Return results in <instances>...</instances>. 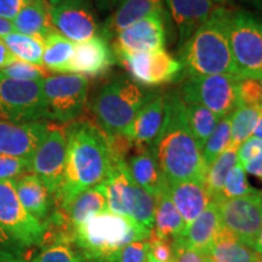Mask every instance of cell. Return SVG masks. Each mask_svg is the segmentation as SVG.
Returning a JSON list of instances; mask_svg holds the SVG:
<instances>
[{
	"label": "cell",
	"instance_id": "cell-26",
	"mask_svg": "<svg viewBox=\"0 0 262 262\" xmlns=\"http://www.w3.org/2000/svg\"><path fill=\"white\" fill-rule=\"evenodd\" d=\"M206 255L216 262H262V256L254 248L245 244L224 226H221Z\"/></svg>",
	"mask_w": 262,
	"mask_h": 262
},
{
	"label": "cell",
	"instance_id": "cell-63",
	"mask_svg": "<svg viewBox=\"0 0 262 262\" xmlns=\"http://www.w3.org/2000/svg\"><path fill=\"white\" fill-rule=\"evenodd\" d=\"M173 262H175V261H173Z\"/></svg>",
	"mask_w": 262,
	"mask_h": 262
},
{
	"label": "cell",
	"instance_id": "cell-29",
	"mask_svg": "<svg viewBox=\"0 0 262 262\" xmlns=\"http://www.w3.org/2000/svg\"><path fill=\"white\" fill-rule=\"evenodd\" d=\"M74 45L73 41L68 40L54 29L44 38L41 66L45 70L56 73H68V67L74 54Z\"/></svg>",
	"mask_w": 262,
	"mask_h": 262
},
{
	"label": "cell",
	"instance_id": "cell-24",
	"mask_svg": "<svg viewBox=\"0 0 262 262\" xmlns=\"http://www.w3.org/2000/svg\"><path fill=\"white\" fill-rule=\"evenodd\" d=\"M156 12H165L163 0H124L101 28L103 38H114L123 29Z\"/></svg>",
	"mask_w": 262,
	"mask_h": 262
},
{
	"label": "cell",
	"instance_id": "cell-32",
	"mask_svg": "<svg viewBox=\"0 0 262 262\" xmlns=\"http://www.w3.org/2000/svg\"><path fill=\"white\" fill-rule=\"evenodd\" d=\"M262 114V106H238L231 114V147L238 148L253 136Z\"/></svg>",
	"mask_w": 262,
	"mask_h": 262
},
{
	"label": "cell",
	"instance_id": "cell-19",
	"mask_svg": "<svg viewBox=\"0 0 262 262\" xmlns=\"http://www.w3.org/2000/svg\"><path fill=\"white\" fill-rule=\"evenodd\" d=\"M106 195L107 210L130 217L134 208V182L127 171L126 160H114L106 180L101 183Z\"/></svg>",
	"mask_w": 262,
	"mask_h": 262
},
{
	"label": "cell",
	"instance_id": "cell-15",
	"mask_svg": "<svg viewBox=\"0 0 262 262\" xmlns=\"http://www.w3.org/2000/svg\"><path fill=\"white\" fill-rule=\"evenodd\" d=\"M55 31L74 44L90 40L101 33L90 0H67L50 8Z\"/></svg>",
	"mask_w": 262,
	"mask_h": 262
},
{
	"label": "cell",
	"instance_id": "cell-47",
	"mask_svg": "<svg viewBox=\"0 0 262 262\" xmlns=\"http://www.w3.org/2000/svg\"><path fill=\"white\" fill-rule=\"evenodd\" d=\"M31 0H0V17L12 21Z\"/></svg>",
	"mask_w": 262,
	"mask_h": 262
},
{
	"label": "cell",
	"instance_id": "cell-13",
	"mask_svg": "<svg viewBox=\"0 0 262 262\" xmlns=\"http://www.w3.org/2000/svg\"><path fill=\"white\" fill-rule=\"evenodd\" d=\"M221 225L254 248L262 227V192L216 203Z\"/></svg>",
	"mask_w": 262,
	"mask_h": 262
},
{
	"label": "cell",
	"instance_id": "cell-46",
	"mask_svg": "<svg viewBox=\"0 0 262 262\" xmlns=\"http://www.w3.org/2000/svg\"><path fill=\"white\" fill-rule=\"evenodd\" d=\"M262 155V140L257 137L251 136L247 141H244L241 146L238 147L237 156L238 162L241 165H244Z\"/></svg>",
	"mask_w": 262,
	"mask_h": 262
},
{
	"label": "cell",
	"instance_id": "cell-7",
	"mask_svg": "<svg viewBox=\"0 0 262 262\" xmlns=\"http://www.w3.org/2000/svg\"><path fill=\"white\" fill-rule=\"evenodd\" d=\"M89 81L77 74L48 75L42 80L45 119L68 124L83 113Z\"/></svg>",
	"mask_w": 262,
	"mask_h": 262
},
{
	"label": "cell",
	"instance_id": "cell-4",
	"mask_svg": "<svg viewBox=\"0 0 262 262\" xmlns=\"http://www.w3.org/2000/svg\"><path fill=\"white\" fill-rule=\"evenodd\" d=\"M150 229L130 217L104 211L75 227L73 245L80 260L113 257L131 242L147 239Z\"/></svg>",
	"mask_w": 262,
	"mask_h": 262
},
{
	"label": "cell",
	"instance_id": "cell-16",
	"mask_svg": "<svg viewBox=\"0 0 262 262\" xmlns=\"http://www.w3.org/2000/svg\"><path fill=\"white\" fill-rule=\"evenodd\" d=\"M50 123H15L0 119V155L31 162L35 149L47 136Z\"/></svg>",
	"mask_w": 262,
	"mask_h": 262
},
{
	"label": "cell",
	"instance_id": "cell-61",
	"mask_svg": "<svg viewBox=\"0 0 262 262\" xmlns=\"http://www.w3.org/2000/svg\"><path fill=\"white\" fill-rule=\"evenodd\" d=\"M261 81H262V79H261ZM261 103H262V97H261Z\"/></svg>",
	"mask_w": 262,
	"mask_h": 262
},
{
	"label": "cell",
	"instance_id": "cell-22",
	"mask_svg": "<svg viewBox=\"0 0 262 262\" xmlns=\"http://www.w3.org/2000/svg\"><path fill=\"white\" fill-rule=\"evenodd\" d=\"M168 193L176 206L186 227L208 208L212 202L205 183L199 180H187L169 185Z\"/></svg>",
	"mask_w": 262,
	"mask_h": 262
},
{
	"label": "cell",
	"instance_id": "cell-18",
	"mask_svg": "<svg viewBox=\"0 0 262 262\" xmlns=\"http://www.w3.org/2000/svg\"><path fill=\"white\" fill-rule=\"evenodd\" d=\"M165 95L156 93L140 108L124 135L134 143V149L149 148L158 135L164 119Z\"/></svg>",
	"mask_w": 262,
	"mask_h": 262
},
{
	"label": "cell",
	"instance_id": "cell-9",
	"mask_svg": "<svg viewBox=\"0 0 262 262\" xmlns=\"http://www.w3.org/2000/svg\"><path fill=\"white\" fill-rule=\"evenodd\" d=\"M42 80H14L0 74V116L15 123L45 119Z\"/></svg>",
	"mask_w": 262,
	"mask_h": 262
},
{
	"label": "cell",
	"instance_id": "cell-11",
	"mask_svg": "<svg viewBox=\"0 0 262 262\" xmlns=\"http://www.w3.org/2000/svg\"><path fill=\"white\" fill-rule=\"evenodd\" d=\"M66 156H67L66 125L51 123L47 136L35 149L29 162V172L37 175L44 182L52 196L57 194L63 180Z\"/></svg>",
	"mask_w": 262,
	"mask_h": 262
},
{
	"label": "cell",
	"instance_id": "cell-5",
	"mask_svg": "<svg viewBox=\"0 0 262 262\" xmlns=\"http://www.w3.org/2000/svg\"><path fill=\"white\" fill-rule=\"evenodd\" d=\"M155 94L126 77L110 81L93 102V113L98 126L107 135H124L140 108Z\"/></svg>",
	"mask_w": 262,
	"mask_h": 262
},
{
	"label": "cell",
	"instance_id": "cell-48",
	"mask_svg": "<svg viewBox=\"0 0 262 262\" xmlns=\"http://www.w3.org/2000/svg\"><path fill=\"white\" fill-rule=\"evenodd\" d=\"M245 170V172L250 173V175L255 176V178L260 180L262 182V155H260L256 158L250 160V162L242 165Z\"/></svg>",
	"mask_w": 262,
	"mask_h": 262
},
{
	"label": "cell",
	"instance_id": "cell-43",
	"mask_svg": "<svg viewBox=\"0 0 262 262\" xmlns=\"http://www.w3.org/2000/svg\"><path fill=\"white\" fill-rule=\"evenodd\" d=\"M148 243L146 239L126 244L117 255L118 262H145L148 257Z\"/></svg>",
	"mask_w": 262,
	"mask_h": 262
},
{
	"label": "cell",
	"instance_id": "cell-17",
	"mask_svg": "<svg viewBox=\"0 0 262 262\" xmlns=\"http://www.w3.org/2000/svg\"><path fill=\"white\" fill-rule=\"evenodd\" d=\"M116 62V56L107 39L95 37L74 45V54L68 67V73L85 78H96L106 74Z\"/></svg>",
	"mask_w": 262,
	"mask_h": 262
},
{
	"label": "cell",
	"instance_id": "cell-53",
	"mask_svg": "<svg viewBox=\"0 0 262 262\" xmlns=\"http://www.w3.org/2000/svg\"><path fill=\"white\" fill-rule=\"evenodd\" d=\"M80 258V257H79ZM81 262H118L117 255L113 257H107V258H93V260H80Z\"/></svg>",
	"mask_w": 262,
	"mask_h": 262
},
{
	"label": "cell",
	"instance_id": "cell-12",
	"mask_svg": "<svg viewBox=\"0 0 262 262\" xmlns=\"http://www.w3.org/2000/svg\"><path fill=\"white\" fill-rule=\"evenodd\" d=\"M137 84L158 86L176 80L182 73V64L164 50L131 54L118 58Z\"/></svg>",
	"mask_w": 262,
	"mask_h": 262
},
{
	"label": "cell",
	"instance_id": "cell-39",
	"mask_svg": "<svg viewBox=\"0 0 262 262\" xmlns=\"http://www.w3.org/2000/svg\"><path fill=\"white\" fill-rule=\"evenodd\" d=\"M73 245L68 243H57L41 248L32 258L31 262H78L79 255L73 250Z\"/></svg>",
	"mask_w": 262,
	"mask_h": 262
},
{
	"label": "cell",
	"instance_id": "cell-38",
	"mask_svg": "<svg viewBox=\"0 0 262 262\" xmlns=\"http://www.w3.org/2000/svg\"><path fill=\"white\" fill-rule=\"evenodd\" d=\"M0 74L10 79L21 81L42 80L45 77H48L47 72L44 68H41V66H35L21 60H16L14 63L0 70Z\"/></svg>",
	"mask_w": 262,
	"mask_h": 262
},
{
	"label": "cell",
	"instance_id": "cell-49",
	"mask_svg": "<svg viewBox=\"0 0 262 262\" xmlns=\"http://www.w3.org/2000/svg\"><path fill=\"white\" fill-rule=\"evenodd\" d=\"M17 60L14 55L11 54V51L9 50V48L6 47L5 42L0 39V70L8 67L11 63Z\"/></svg>",
	"mask_w": 262,
	"mask_h": 262
},
{
	"label": "cell",
	"instance_id": "cell-30",
	"mask_svg": "<svg viewBox=\"0 0 262 262\" xmlns=\"http://www.w3.org/2000/svg\"><path fill=\"white\" fill-rule=\"evenodd\" d=\"M153 228L166 238H175L182 235L186 229V224L180 212L170 199L168 191L156 198L155 226Z\"/></svg>",
	"mask_w": 262,
	"mask_h": 262
},
{
	"label": "cell",
	"instance_id": "cell-10",
	"mask_svg": "<svg viewBox=\"0 0 262 262\" xmlns=\"http://www.w3.org/2000/svg\"><path fill=\"white\" fill-rule=\"evenodd\" d=\"M0 227L25 249L39 247L44 225L22 206L12 180H0Z\"/></svg>",
	"mask_w": 262,
	"mask_h": 262
},
{
	"label": "cell",
	"instance_id": "cell-54",
	"mask_svg": "<svg viewBox=\"0 0 262 262\" xmlns=\"http://www.w3.org/2000/svg\"><path fill=\"white\" fill-rule=\"evenodd\" d=\"M238 2L244 3V4L255 6V8H262V0H238Z\"/></svg>",
	"mask_w": 262,
	"mask_h": 262
},
{
	"label": "cell",
	"instance_id": "cell-25",
	"mask_svg": "<svg viewBox=\"0 0 262 262\" xmlns=\"http://www.w3.org/2000/svg\"><path fill=\"white\" fill-rule=\"evenodd\" d=\"M221 226L219 206L215 202H211L208 208L191 225L186 227L181 237L188 248L198 251L204 256L208 254L212 241L220 231Z\"/></svg>",
	"mask_w": 262,
	"mask_h": 262
},
{
	"label": "cell",
	"instance_id": "cell-21",
	"mask_svg": "<svg viewBox=\"0 0 262 262\" xmlns=\"http://www.w3.org/2000/svg\"><path fill=\"white\" fill-rule=\"evenodd\" d=\"M19 202L26 211L44 225L54 210V196L44 182L32 172H26L12 180Z\"/></svg>",
	"mask_w": 262,
	"mask_h": 262
},
{
	"label": "cell",
	"instance_id": "cell-58",
	"mask_svg": "<svg viewBox=\"0 0 262 262\" xmlns=\"http://www.w3.org/2000/svg\"><path fill=\"white\" fill-rule=\"evenodd\" d=\"M145 262H158V261H156V260H155V258H153L152 256H150V255H149V253H148V257H147V260H146Z\"/></svg>",
	"mask_w": 262,
	"mask_h": 262
},
{
	"label": "cell",
	"instance_id": "cell-36",
	"mask_svg": "<svg viewBox=\"0 0 262 262\" xmlns=\"http://www.w3.org/2000/svg\"><path fill=\"white\" fill-rule=\"evenodd\" d=\"M257 189H255L253 186L248 181L247 172L241 164H237L233 169L228 173L227 179H226L224 187L221 189L220 195L216 199L215 203H220L228 199L241 198L249 194L256 193Z\"/></svg>",
	"mask_w": 262,
	"mask_h": 262
},
{
	"label": "cell",
	"instance_id": "cell-50",
	"mask_svg": "<svg viewBox=\"0 0 262 262\" xmlns=\"http://www.w3.org/2000/svg\"><path fill=\"white\" fill-rule=\"evenodd\" d=\"M14 32L15 28L14 25H12V21L0 17V38H4L5 35L11 34Z\"/></svg>",
	"mask_w": 262,
	"mask_h": 262
},
{
	"label": "cell",
	"instance_id": "cell-2",
	"mask_svg": "<svg viewBox=\"0 0 262 262\" xmlns=\"http://www.w3.org/2000/svg\"><path fill=\"white\" fill-rule=\"evenodd\" d=\"M150 149L169 185L187 180L204 182L208 168L188 126L186 103L179 93L165 95L164 119Z\"/></svg>",
	"mask_w": 262,
	"mask_h": 262
},
{
	"label": "cell",
	"instance_id": "cell-28",
	"mask_svg": "<svg viewBox=\"0 0 262 262\" xmlns=\"http://www.w3.org/2000/svg\"><path fill=\"white\" fill-rule=\"evenodd\" d=\"M62 210L66 212L68 220L74 226V228L89 220L93 216L108 211L106 195H104L102 185L100 183L95 187L79 193Z\"/></svg>",
	"mask_w": 262,
	"mask_h": 262
},
{
	"label": "cell",
	"instance_id": "cell-23",
	"mask_svg": "<svg viewBox=\"0 0 262 262\" xmlns=\"http://www.w3.org/2000/svg\"><path fill=\"white\" fill-rule=\"evenodd\" d=\"M170 14L179 28L180 47L199 26L208 21L220 5L212 0H166Z\"/></svg>",
	"mask_w": 262,
	"mask_h": 262
},
{
	"label": "cell",
	"instance_id": "cell-62",
	"mask_svg": "<svg viewBox=\"0 0 262 262\" xmlns=\"http://www.w3.org/2000/svg\"><path fill=\"white\" fill-rule=\"evenodd\" d=\"M78 262H81V261H80V258H79V261H78Z\"/></svg>",
	"mask_w": 262,
	"mask_h": 262
},
{
	"label": "cell",
	"instance_id": "cell-52",
	"mask_svg": "<svg viewBox=\"0 0 262 262\" xmlns=\"http://www.w3.org/2000/svg\"><path fill=\"white\" fill-rule=\"evenodd\" d=\"M254 249L262 256V227L260 229V233H258L257 238H256V242H255Z\"/></svg>",
	"mask_w": 262,
	"mask_h": 262
},
{
	"label": "cell",
	"instance_id": "cell-55",
	"mask_svg": "<svg viewBox=\"0 0 262 262\" xmlns=\"http://www.w3.org/2000/svg\"><path fill=\"white\" fill-rule=\"evenodd\" d=\"M64 2H67V0H45V3L49 5V8H55V6L60 5Z\"/></svg>",
	"mask_w": 262,
	"mask_h": 262
},
{
	"label": "cell",
	"instance_id": "cell-6",
	"mask_svg": "<svg viewBox=\"0 0 262 262\" xmlns=\"http://www.w3.org/2000/svg\"><path fill=\"white\" fill-rule=\"evenodd\" d=\"M228 40L238 77L262 79V25L251 12L229 11Z\"/></svg>",
	"mask_w": 262,
	"mask_h": 262
},
{
	"label": "cell",
	"instance_id": "cell-1",
	"mask_svg": "<svg viewBox=\"0 0 262 262\" xmlns=\"http://www.w3.org/2000/svg\"><path fill=\"white\" fill-rule=\"evenodd\" d=\"M67 156L63 180L54 208L63 209L79 193L102 183L112 168L108 135L91 120L81 119L64 124Z\"/></svg>",
	"mask_w": 262,
	"mask_h": 262
},
{
	"label": "cell",
	"instance_id": "cell-20",
	"mask_svg": "<svg viewBox=\"0 0 262 262\" xmlns=\"http://www.w3.org/2000/svg\"><path fill=\"white\" fill-rule=\"evenodd\" d=\"M126 166L133 182L155 198L168 191L169 182L150 147L134 149V155L126 159Z\"/></svg>",
	"mask_w": 262,
	"mask_h": 262
},
{
	"label": "cell",
	"instance_id": "cell-27",
	"mask_svg": "<svg viewBox=\"0 0 262 262\" xmlns=\"http://www.w3.org/2000/svg\"><path fill=\"white\" fill-rule=\"evenodd\" d=\"M12 25L15 32L42 40L55 29L51 22L50 8L45 0H31L12 19Z\"/></svg>",
	"mask_w": 262,
	"mask_h": 262
},
{
	"label": "cell",
	"instance_id": "cell-8",
	"mask_svg": "<svg viewBox=\"0 0 262 262\" xmlns=\"http://www.w3.org/2000/svg\"><path fill=\"white\" fill-rule=\"evenodd\" d=\"M241 79L234 74L185 78L180 96L185 103L201 104L222 119L231 116L239 106L238 83Z\"/></svg>",
	"mask_w": 262,
	"mask_h": 262
},
{
	"label": "cell",
	"instance_id": "cell-40",
	"mask_svg": "<svg viewBox=\"0 0 262 262\" xmlns=\"http://www.w3.org/2000/svg\"><path fill=\"white\" fill-rule=\"evenodd\" d=\"M148 243V253L150 256L158 262H173V250H172V239L163 237L155 228L149 231L147 237Z\"/></svg>",
	"mask_w": 262,
	"mask_h": 262
},
{
	"label": "cell",
	"instance_id": "cell-51",
	"mask_svg": "<svg viewBox=\"0 0 262 262\" xmlns=\"http://www.w3.org/2000/svg\"><path fill=\"white\" fill-rule=\"evenodd\" d=\"M253 135H254L255 137H257V139L262 140V114H261L260 119H258L256 126H255Z\"/></svg>",
	"mask_w": 262,
	"mask_h": 262
},
{
	"label": "cell",
	"instance_id": "cell-33",
	"mask_svg": "<svg viewBox=\"0 0 262 262\" xmlns=\"http://www.w3.org/2000/svg\"><path fill=\"white\" fill-rule=\"evenodd\" d=\"M6 47L17 60L28 63L41 66L42 52H44V40L40 38L25 35L14 32L3 38Z\"/></svg>",
	"mask_w": 262,
	"mask_h": 262
},
{
	"label": "cell",
	"instance_id": "cell-57",
	"mask_svg": "<svg viewBox=\"0 0 262 262\" xmlns=\"http://www.w3.org/2000/svg\"><path fill=\"white\" fill-rule=\"evenodd\" d=\"M203 261L204 262H216L214 258L209 256V255H204V256H203Z\"/></svg>",
	"mask_w": 262,
	"mask_h": 262
},
{
	"label": "cell",
	"instance_id": "cell-56",
	"mask_svg": "<svg viewBox=\"0 0 262 262\" xmlns=\"http://www.w3.org/2000/svg\"><path fill=\"white\" fill-rule=\"evenodd\" d=\"M212 2H214L216 5L219 4L220 6H225L226 4H227V3L231 2V0H212Z\"/></svg>",
	"mask_w": 262,
	"mask_h": 262
},
{
	"label": "cell",
	"instance_id": "cell-42",
	"mask_svg": "<svg viewBox=\"0 0 262 262\" xmlns=\"http://www.w3.org/2000/svg\"><path fill=\"white\" fill-rule=\"evenodd\" d=\"M29 172V162L22 158L0 155V180H15Z\"/></svg>",
	"mask_w": 262,
	"mask_h": 262
},
{
	"label": "cell",
	"instance_id": "cell-14",
	"mask_svg": "<svg viewBox=\"0 0 262 262\" xmlns=\"http://www.w3.org/2000/svg\"><path fill=\"white\" fill-rule=\"evenodd\" d=\"M165 12H156L123 29L114 37L112 50L116 60L131 54L164 50Z\"/></svg>",
	"mask_w": 262,
	"mask_h": 262
},
{
	"label": "cell",
	"instance_id": "cell-31",
	"mask_svg": "<svg viewBox=\"0 0 262 262\" xmlns=\"http://www.w3.org/2000/svg\"><path fill=\"white\" fill-rule=\"evenodd\" d=\"M237 150L238 148L229 146L206 170L204 183L209 194L211 195L212 202H215L220 195L229 171L239 163Z\"/></svg>",
	"mask_w": 262,
	"mask_h": 262
},
{
	"label": "cell",
	"instance_id": "cell-34",
	"mask_svg": "<svg viewBox=\"0 0 262 262\" xmlns=\"http://www.w3.org/2000/svg\"><path fill=\"white\" fill-rule=\"evenodd\" d=\"M186 117L192 135L202 149L220 119L208 108L196 103H186Z\"/></svg>",
	"mask_w": 262,
	"mask_h": 262
},
{
	"label": "cell",
	"instance_id": "cell-60",
	"mask_svg": "<svg viewBox=\"0 0 262 262\" xmlns=\"http://www.w3.org/2000/svg\"><path fill=\"white\" fill-rule=\"evenodd\" d=\"M114 3H122V2H124V0H113Z\"/></svg>",
	"mask_w": 262,
	"mask_h": 262
},
{
	"label": "cell",
	"instance_id": "cell-37",
	"mask_svg": "<svg viewBox=\"0 0 262 262\" xmlns=\"http://www.w3.org/2000/svg\"><path fill=\"white\" fill-rule=\"evenodd\" d=\"M156 198L134 183V208L131 219L146 228L155 226Z\"/></svg>",
	"mask_w": 262,
	"mask_h": 262
},
{
	"label": "cell",
	"instance_id": "cell-44",
	"mask_svg": "<svg viewBox=\"0 0 262 262\" xmlns=\"http://www.w3.org/2000/svg\"><path fill=\"white\" fill-rule=\"evenodd\" d=\"M26 249L0 227V260H21Z\"/></svg>",
	"mask_w": 262,
	"mask_h": 262
},
{
	"label": "cell",
	"instance_id": "cell-59",
	"mask_svg": "<svg viewBox=\"0 0 262 262\" xmlns=\"http://www.w3.org/2000/svg\"><path fill=\"white\" fill-rule=\"evenodd\" d=\"M0 262H24V261H22V260H8V261L0 260Z\"/></svg>",
	"mask_w": 262,
	"mask_h": 262
},
{
	"label": "cell",
	"instance_id": "cell-45",
	"mask_svg": "<svg viewBox=\"0 0 262 262\" xmlns=\"http://www.w3.org/2000/svg\"><path fill=\"white\" fill-rule=\"evenodd\" d=\"M172 250L175 262H204L203 255L188 248L181 235L172 238Z\"/></svg>",
	"mask_w": 262,
	"mask_h": 262
},
{
	"label": "cell",
	"instance_id": "cell-41",
	"mask_svg": "<svg viewBox=\"0 0 262 262\" xmlns=\"http://www.w3.org/2000/svg\"><path fill=\"white\" fill-rule=\"evenodd\" d=\"M262 81L254 78H242L238 83L239 106H262Z\"/></svg>",
	"mask_w": 262,
	"mask_h": 262
},
{
	"label": "cell",
	"instance_id": "cell-3",
	"mask_svg": "<svg viewBox=\"0 0 262 262\" xmlns=\"http://www.w3.org/2000/svg\"><path fill=\"white\" fill-rule=\"evenodd\" d=\"M231 9L219 6L211 17L193 32L180 50L185 78L214 74L237 75L228 40Z\"/></svg>",
	"mask_w": 262,
	"mask_h": 262
},
{
	"label": "cell",
	"instance_id": "cell-35",
	"mask_svg": "<svg viewBox=\"0 0 262 262\" xmlns=\"http://www.w3.org/2000/svg\"><path fill=\"white\" fill-rule=\"evenodd\" d=\"M231 146V116L219 120L205 145L202 148V157L206 168L214 163L219 156L222 155Z\"/></svg>",
	"mask_w": 262,
	"mask_h": 262
}]
</instances>
